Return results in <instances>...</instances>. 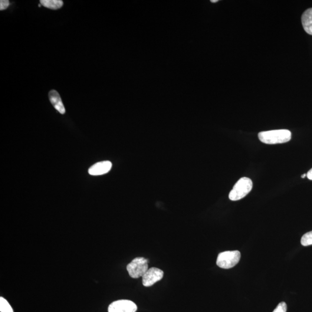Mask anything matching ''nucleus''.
I'll list each match as a JSON object with an SVG mask.
<instances>
[{
    "label": "nucleus",
    "mask_w": 312,
    "mask_h": 312,
    "mask_svg": "<svg viewBox=\"0 0 312 312\" xmlns=\"http://www.w3.org/2000/svg\"><path fill=\"white\" fill-rule=\"evenodd\" d=\"M259 140L265 144L284 143L291 139V133L288 130H276L262 131L258 134Z\"/></svg>",
    "instance_id": "1"
},
{
    "label": "nucleus",
    "mask_w": 312,
    "mask_h": 312,
    "mask_svg": "<svg viewBox=\"0 0 312 312\" xmlns=\"http://www.w3.org/2000/svg\"><path fill=\"white\" fill-rule=\"evenodd\" d=\"M253 187V182L251 179L244 177L238 180L233 187L229 194V199L231 201H238L251 192Z\"/></svg>",
    "instance_id": "2"
},
{
    "label": "nucleus",
    "mask_w": 312,
    "mask_h": 312,
    "mask_svg": "<svg viewBox=\"0 0 312 312\" xmlns=\"http://www.w3.org/2000/svg\"><path fill=\"white\" fill-rule=\"evenodd\" d=\"M241 259V253L238 251L221 253L217 258L216 264L223 269H230L237 264Z\"/></svg>",
    "instance_id": "3"
},
{
    "label": "nucleus",
    "mask_w": 312,
    "mask_h": 312,
    "mask_svg": "<svg viewBox=\"0 0 312 312\" xmlns=\"http://www.w3.org/2000/svg\"><path fill=\"white\" fill-rule=\"evenodd\" d=\"M148 269V260L143 257L134 258L127 266V270L129 275L134 279L142 277Z\"/></svg>",
    "instance_id": "4"
},
{
    "label": "nucleus",
    "mask_w": 312,
    "mask_h": 312,
    "mask_svg": "<svg viewBox=\"0 0 312 312\" xmlns=\"http://www.w3.org/2000/svg\"><path fill=\"white\" fill-rule=\"evenodd\" d=\"M137 311V305L127 300L114 301L108 307V312H136Z\"/></svg>",
    "instance_id": "5"
},
{
    "label": "nucleus",
    "mask_w": 312,
    "mask_h": 312,
    "mask_svg": "<svg viewBox=\"0 0 312 312\" xmlns=\"http://www.w3.org/2000/svg\"><path fill=\"white\" fill-rule=\"evenodd\" d=\"M164 272L160 269L152 267L148 269L142 277V284L144 286L150 287L162 280Z\"/></svg>",
    "instance_id": "6"
},
{
    "label": "nucleus",
    "mask_w": 312,
    "mask_h": 312,
    "mask_svg": "<svg viewBox=\"0 0 312 312\" xmlns=\"http://www.w3.org/2000/svg\"><path fill=\"white\" fill-rule=\"evenodd\" d=\"M113 167V164L110 161H104L92 166L88 169V173L93 176H99L109 172Z\"/></svg>",
    "instance_id": "7"
},
{
    "label": "nucleus",
    "mask_w": 312,
    "mask_h": 312,
    "mask_svg": "<svg viewBox=\"0 0 312 312\" xmlns=\"http://www.w3.org/2000/svg\"><path fill=\"white\" fill-rule=\"evenodd\" d=\"M49 98L52 106L54 107L59 113L62 114L65 113V109L63 103H62L60 95H59L57 91L52 90L49 91Z\"/></svg>",
    "instance_id": "8"
},
{
    "label": "nucleus",
    "mask_w": 312,
    "mask_h": 312,
    "mask_svg": "<svg viewBox=\"0 0 312 312\" xmlns=\"http://www.w3.org/2000/svg\"><path fill=\"white\" fill-rule=\"evenodd\" d=\"M301 20L304 30L312 35V8L304 12Z\"/></svg>",
    "instance_id": "9"
},
{
    "label": "nucleus",
    "mask_w": 312,
    "mask_h": 312,
    "mask_svg": "<svg viewBox=\"0 0 312 312\" xmlns=\"http://www.w3.org/2000/svg\"><path fill=\"white\" fill-rule=\"evenodd\" d=\"M40 4L44 7L51 9H58L63 5V1L61 0H41Z\"/></svg>",
    "instance_id": "10"
},
{
    "label": "nucleus",
    "mask_w": 312,
    "mask_h": 312,
    "mask_svg": "<svg viewBox=\"0 0 312 312\" xmlns=\"http://www.w3.org/2000/svg\"><path fill=\"white\" fill-rule=\"evenodd\" d=\"M0 311L1 312H14V310L7 300L2 297H0Z\"/></svg>",
    "instance_id": "11"
},
{
    "label": "nucleus",
    "mask_w": 312,
    "mask_h": 312,
    "mask_svg": "<svg viewBox=\"0 0 312 312\" xmlns=\"http://www.w3.org/2000/svg\"><path fill=\"white\" fill-rule=\"evenodd\" d=\"M302 245L308 246L312 245V231L305 234L301 238Z\"/></svg>",
    "instance_id": "12"
},
{
    "label": "nucleus",
    "mask_w": 312,
    "mask_h": 312,
    "mask_svg": "<svg viewBox=\"0 0 312 312\" xmlns=\"http://www.w3.org/2000/svg\"><path fill=\"white\" fill-rule=\"evenodd\" d=\"M287 312V305L284 302H282L278 305V307L276 308L273 312Z\"/></svg>",
    "instance_id": "13"
},
{
    "label": "nucleus",
    "mask_w": 312,
    "mask_h": 312,
    "mask_svg": "<svg viewBox=\"0 0 312 312\" xmlns=\"http://www.w3.org/2000/svg\"><path fill=\"white\" fill-rule=\"evenodd\" d=\"M9 5V1L8 0H1V1H0V10H1V11L8 8Z\"/></svg>",
    "instance_id": "14"
},
{
    "label": "nucleus",
    "mask_w": 312,
    "mask_h": 312,
    "mask_svg": "<svg viewBox=\"0 0 312 312\" xmlns=\"http://www.w3.org/2000/svg\"><path fill=\"white\" fill-rule=\"evenodd\" d=\"M307 176L309 179L312 180V169L309 170L308 173L307 174Z\"/></svg>",
    "instance_id": "15"
},
{
    "label": "nucleus",
    "mask_w": 312,
    "mask_h": 312,
    "mask_svg": "<svg viewBox=\"0 0 312 312\" xmlns=\"http://www.w3.org/2000/svg\"><path fill=\"white\" fill-rule=\"evenodd\" d=\"M306 176H307L306 174H304V175H302L301 177H302V178H304Z\"/></svg>",
    "instance_id": "16"
},
{
    "label": "nucleus",
    "mask_w": 312,
    "mask_h": 312,
    "mask_svg": "<svg viewBox=\"0 0 312 312\" xmlns=\"http://www.w3.org/2000/svg\"><path fill=\"white\" fill-rule=\"evenodd\" d=\"M41 6V4H39V5H38L39 7H40V6Z\"/></svg>",
    "instance_id": "17"
}]
</instances>
